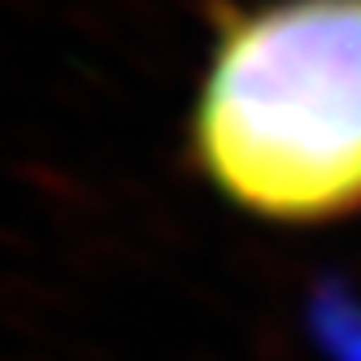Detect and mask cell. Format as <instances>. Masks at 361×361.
Here are the masks:
<instances>
[{"instance_id":"6da1fadb","label":"cell","mask_w":361,"mask_h":361,"mask_svg":"<svg viewBox=\"0 0 361 361\" xmlns=\"http://www.w3.org/2000/svg\"><path fill=\"white\" fill-rule=\"evenodd\" d=\"M188 152L226 204L279 226L361 214V0L214 13Z\"/></svg>"}]
</instances>
